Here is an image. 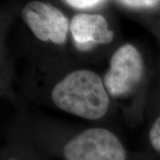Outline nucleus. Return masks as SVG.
Wrapping results in <instances>:
<instances>
[{
  "label": "nucleus",
  "instance_id": "f257e3e1",
  "mask_svg": "<svg viewBox=\"0 0 160 160\" xmlns=\"http://www.w3.org/2000/svg\"><path fill=\"white\" fill-rule=\"evenodd\" d=\"M52 102L66 113L87 120H97L107 114L109 94L99 75L90 69H77L52 87Z\"/></svg>",
  "mask_w": 160,
  "mask_h": 160
},
{
  "label": "nucleus",
  "instance_id": "f03ea898",
  "mask_svg": "<svg viewBox=\"0 0 160 160\" xmlns=\"http://www.w3.org/2000/svg\"><path fill=\"white\" fill-rule=\"evenodd\" d=\"M66 160H126L122 142L111 131L92 127L76 134L63 147Z\"/></svg>",
  "mask_w": 160,
  "mask_h": 160
},
{
  "label": "nucleus",
  "instance_id": "7ed1b4c3",
  "mask_svg": "<svg viewBox=\"0 0 160 160\" xmlns=\"http://www.w3.org/2000/svg\"><path fill=\"white\" fill-rule=\"evenodd\" d=\"M143 72L144 63L140 51L131 44H126L112 54L103 82L110 96L124 97L137 87Z\"/></svg>",
  "mask_w": 160,
  "mask_h": 160
},
{
  "label": "nucleus",
  "instance_id": "20e7f679",
  "mask_svg": "<svg viewBox=\"0 0 160 160\" xmlns=\"http://www.w3.org/2000/svg\"><path fill=\"white\" fill-rule=\"evenodd\" d=\"M22 16L38 39L55 45L66 42L70 23L55 6L38 0L30 1L22 8Z\"/></svg>",
  "mask_w": 160,
  "mask_h": 160
},
{
  "label": "nucleus",
  "instance_id": "39448f33",
  "mask_svg": "<svg viewBox=\"0 0 160 160\" xmlns=\"http://www.w3.org/2000/svg\"><path fill=\"white\" fill-rule=\"evenodd\" d=\"M69 30L77 46L82 50L109 44L114 38L107 20L101 14H76L70 22Z\"/></svg>",
  "mask_w": 160,
  "mask_h": 160
},
{
  "label": "nucleus",
  "instance_id": "423d86ee",
  "mask_svg": "<svg viewBox=\"0 0 160 160\" xmlns=\"http://www.w3.org/2000/svg\"><path fill=\"white\" fill-rule=\"evenodd\" d=\"M149 140L151 147L160 154V116L155 120L150 127Z\"/></svg>",
  "mask_w": 160,
  "mask_h": 160
},
{
  "label": "nucleus",
  "instance_id": "0eeeda50",
  "mask_svg": "<svg viewBox=\"0 0 160 160\" xmlns=\"http://www.w3.org/2000/svg\"><path fill=\"white\" fill-rule=\"evenodd\" d=\"M123 5L133 9H148L158 6L160 0H118Z\"/></svg>",
  "mask_w": 160,
  "mask_h": 160
},
{
  "label": "nucleus",
  "instance_id": "6e6552de",
  "mask_svg": "<svg viewBox=\"0 0 160 160\" xmlns=\"http://www.w3.org/2000/svg\"><path fill=\"white\" fill-rule=\"evenodd\" d=\"M69 6L77 9H88L102 3L103 0H64Z\"/></svg>",
  "mask_w": 160,
  "mask_h": 160
}]
</instances>
